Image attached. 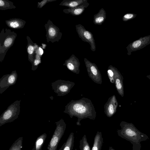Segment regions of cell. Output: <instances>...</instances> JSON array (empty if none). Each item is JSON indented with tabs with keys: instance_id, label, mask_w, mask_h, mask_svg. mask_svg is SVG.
I'll use <instances>...</instances> for the list:
<instances>
[{
	"instance_id": "6da1fadb",
	"label": "cell",
	"mask_w": 150,
	"mask_h": 150,
	"mask_svg": "<svg viewBox=\"0 0 150 150\" xmlns=\"http://www.w3.org/2000/svg\"><path fill=\"white\" fill-rule=\"evenodd\" d=\"M64 113L68 114L71 118L77 117V125L80 126V121L83 119L89 118L94 120L96 112L91 100L86 97L76 100H71L65 106Z\"/></svg>"
},
{
	"instance_id": "7a4b0ae2",
	"label": "cell",
	"mask_w": 150,
	"mask_h": 150,
	"mask_svg": "<svg viewBox=\"0 0 150 150\" xmlns=\"http://www.w3.org/2000/svg\"><path fill=\"white\" fill-rule=\"evenodd\" d=\"M121 127L117 129L118 135L129 141L132 144V150H140L141 142L149 139L146 134L142 133L132 123L122 121L120 124Z\"/></svg>"
},
{
	"instance_id": "3957f363",
	"label": "cell",
	"mask_w": 150,
	"mask_h": 150,
	"mask_svg": "<svg viewBox=\"0 0 150 150\" xmlns=\"http://www.w3.org/2000/svg\"><path fill=\"white\" fill-rule=\"evenodd\" d=\"M17 34L14 31L3 28L0 33V62L4 60L8 50L13 45Z\"/></svg>"
},
{
	"instance_id": "277c9868",
	"label": "cell",
	"mask_w": 150,
	"mask_h": 150,
	"mask_svg": "<svg viewBox=\"0 0 150 150\" xmlns=\"http://www.w3.org/2000/svg\"><path fill=\"white\" fill-rule=\"evenodd\" d=\"M21 100H16L9 105L0 116V127L17 119L20 112Z\"/></svg>"
},
{
	"instance_id": "5b68a950",
	"label": "cell",
	"mask_w": 150,
	"mask_h": 150,
	"mask_svg": "<svg viewBox=\"0 0 150 150\" xmlns=\"http://www.w3.org/2000/svg\"><path fill=\"white\" fill-rule=\"evenodd\" d=\"M56 127L51 139L48 144L47 150H57L59 142L63 136L66 124L63 119L55 122Z\"/></svg>"
},
{
	"instance_id": "8992f818",
	"label": "cell",
	"mask_w": 150,
	"mask_h": 150,
	"mask_svg": "<svg viewBox=\"0 0 150 150\" xmlns=\"http://www.w3.org/2000/svg\"><path fill=\"white\" fill-rule=\"evenodd\" d=\"M75 83L69 81L58 80L51 83L52 89L59 96H65L70 92Z\"/></svg>"
},
{
	"instance_id": "52a82bcc",
	"label": "cell",
	"mask_w": 150,
	"mask_h": 150,
	"mask_svg": "<svg viewBox=\"0 0 150 150\" xmlns=\"http://www.w3.org/2000/svg\"><path fill=\"white\" fill-rule=\"evenodd\" d=\"M44 26L46 32V36L47 42L52 43L58 42L62 36V33L60 32L59 28L50 19L48 20Z\"/></svg>"
},
{
	"instance_id": "ba28073f",
	"label": "cell",
	"mask_w": 150,
	"mask_h": 150,
	"mask_svg": "<svg viewBox=\"0 0 150 150\" xmlns=\"http://www.w3.org/2000/svg\"><path fill=\"white\" fill-rule=\"evenodd\" d=\"M76 29L79 37L84 42L88 43L90 45V49L93 52L96 50L95 40L93 34L90 31L86 30L81 24L76 25Z\"/></svg>"
},
{
	"instance_id": "9c48e42d",
	"label": "cell",
	"mask_w": 150,
	"mask_h": 150,
	"mask_svg": "<svg viewBox=\"0 0 150 150\" xmlns=\"http://www.w3.org/2000/svg\"><path fill=\"white\" fill-rule=\"evenodd\" d=\"M84 61L90 78L94 82L101 84L102 82V75L96 65L86 58H84Z\"/></svg>"
},
{
	"instance_id": "30bf717a",
	"label": "cell",
	"mask_w": 150,
	"mask_h": 150,
	"mask_svg": "<svg viewBox=\"0 0 150 150\" xmlns=\"http://www.w3.org/2000/svg\"><path fill=\"white\" fill-rule=\"evenodd\" d=\"M17 78L18 74L16 70L3 75L0 79V94L2 93L9 86L15 84Z\"/></svg>"
},
{
	"instance_id": "8fae6325",
	"label": "cell",
	"mask_w": 150,
	"mask_h": 150,
	"mask_svg": "<svg viewBox=\"0 0 150 150\" xmlns=\"http://www.w3.org/2000/svg\"><path fill=\"white\" fill-rule=\"evenodd\" d=\"M150 44V35L140 38L130 43L126 47L127 54L129 55L131 52L140 50Z\"/></svg>"
},
{
	"instance_id": "7c38bea8",
	"label": "cell",
	"mask_w": 150,
	"mask_h": 150,
	"mask_svg": "<svg viewBox=\"0 0 150 150\" xmlns=\"http://www.w3.org/2000/svg\"><path fill=\"white\" fill-rule=\"evenodd\" d=\"M118 105V103L115 95L109 97L104 107L106 116L108 117H112L116 112Z\"/></svg>"
},
{
	"instance_id": "4fadbf2b",
	"label": "cell",
	"mask_w": 150,
	"mask_h": 150,
	"mask_svg": "<svg viewBox=\"0 0 150 150\" xmlns=\"http://www.w3.org/2000/svg\"><path fill=\"white\" fill-rule=\"evenodd\" d=\"M80 64L79 59L73 54L68 59L66 60L63 65L74 73L79 74Z\"/></svg>"
},
{
	"instance_id": "5bb4252c",
	"label": "cell",
	"mask_w": 150,
	"mask_h": 150,
	"mask_svg": "<svg viewBox=\"0 0 150 150\" xmlns=\"http://www.w3.org/2000/svg\"><path fill=\"white\" fill-rule=\"evenodd\" d=\"M114 74L113 76L116 88L118 93L122 97L123 96V87L122 77L117 69L113 66Z\"/></svg>"
},
{
	"instance_id": "9a60e30c",
	"label": "cell",
	"mask_w": 150,
	"mask_h": 150,
	"mask_svg": "<svg viewBox=\"0 0 150 150\" xmlns=\"http://www.w3.org/2000/svg\"><path fill=\"white\" fill-rule=\"evenodd\" d=\"M26 38L28 42L26 49L28 60L32 63L35 59L36 51L39 46L36 43H34L29 36H27Z\"/></svg>"
},
{
	"instance_id": "2e32d148",
	"label": "cell",
	"mask_w": 150,
	"mask_h": 150,
	"mask_svg": "<svg viewBox=\"0 0 150 150\" xmlns=\"http://www.w3.org/2000/svg\"><path fill=\"white\" fill-rule=\"evenodd\" d=\"M89 5L88 2L80 6L74 8H68L63 10L64 13L70 14L74 16H78L82 14L84 11L85 9Z\"/></svg>"
},
{
	"instance_id": "e0dca14e",
	"label": "cell",
	"mask_w": 150,
	"mask_h": 150,
	"mask_svg": "<svg viewBox=\"0 0 150 150\" xmlns=\"http://www.w3.org/2000/svg\"><path fill=\"white\" fill-rule=\"evenodd\" d=\"M7 25L10 28L14 29L23 28L26 24V21L22 19L12 18L5 21Z\"/></svg>"
},
{
	"instance_id": "ac0fdd59",
	"label": "cell",
	"mask_w": 150,
	"mask_h": 150,
	"mask_svg": "<svg viewBox=\"0 0 150 150\" xmlns=\"http://www.w3.org/2000/svg\"><path fill=\"white\" fill-rule=\"evenodd\" d=\"M87 2V0H63L59 5L66 6L69 8H74Z\"/></svg>"
},
{
	"instance_id": "d6986e66",
	"label": "cell",
	"mask_w": 150,
	"mask_h": 150,
	"mask_svg": "<svg viewBox=\"0 0 150 150\" xmlns=\"http://www.w3.org/2000/svg\"><path fill=\"white\" fill-rule=\"evenodd\" d=\"M106 18L105 11L103 8L100 9L98 12L93 16V22L95 25H101Z\"/></svg>"
},
{
	"instance_id": "ffe728a7",
	"label": "cell",
	"mask_w": 150,
	"mask_h": 150,
	"mask_svg": "<svg viewBox=\"0 0 150 150\" xmlns=\"http://www.w3.org/2000/svg\"><path fill=\"white\" fill-rule=\"evenodd\" d=\"M103 142L101 132L97 131L94 139L91 150H101Z\"/></svg>"
},
{
	"instance_id": "44dd1931",
	"label": "cell",
	"mask_w": 150,
	"mask_h": 150,
	"mask_svg": "<svg viewBox=\"0 0 150 150\" xmlns=\"http://www.w3.org/2000/svg\"><path fill=\"white\" fill-rule=\"evenodd\" d=\"M47 137V134L44 133L39 136L37 139L34 147L35 150H42L43 145Z\"/></svg>"
},
{
	"instance_id": "7402d4cb",
	"label": "cell",
	"mask_w": 150,
	"mask_h": 150,
	"mask_svg": "<svg viewBox=\"0 0 150 150\" xmlns=\"http://www.w3.org/2000/svg\"><path fill=\"white\" fill-rule=\"evenodd\" d=\"M74 134L71 132L65 143L63 150H72L74 146Z\"/></svg>"
},
{
	"instance_id": "603a6c76",
	"label": "cell",
	"mask_w": 150,
	"mask_h": 150,
	"mask_svg": "<svg viewBox=\"0 0 150 150\" xmlns=\"http://www.w3.org/2000/svg\"><path fill=\"white\" fill-rule=\"evenodd\" d=\"M16 6L13 2L8 0H0V10H5L14 9Z\"/></svg>"
},
{
	"instance_id": "cb8c5ba5",
	"label": "cell",
	"mask_w": 150,
	"mask_h": 150,
	"mask_svg": "<svg viewBox=\"0 0 150 150\" xmlns=\"http://www.w3.org/2000/svg\"><path fill=\"white\" fill-rule=\"evenodd\" d=\"M23 140V137L18 138L13 143L9 150H21L22 148Z\"/></svg>"
},
{
	"instance_id": "d4e9b609",
	"label": "cell",
	"mask_w": 150,
	"mask_h": 150,
	"mask_svg": "<svg viewBox=\"0 0 150 150\" xmlns=\"http://www.w3.org/2000/svg\"><path fill=\"white\" fill-rule=\"evenodd\" d=\"M79 143L80 150H91L86 135H83L80 140Z\"/></svg>"
},
{
	"instance_id": "484cf974",
	"label": "cell",
	"mask_w": 150,
	"mask_h": 150,
	"mask_svg": "<svg viewBox=\"0 0 150 150\" xmlns=\"http://www.w3.org/2000/svg\"><path fill=\"white\" fill-rule=\"evenodd\" d=\"M41 56L36 50L35 59L32 64V70L34 71L37 69L38 65L41 63Z\"/></svg>"
},
{
	"instance_id": "4316f807",
	"label": "cell",
	"mask_w": 150,
	"mask_h": 150,
	"mask_svg": "<svg viewBox=\"0 0 150 150\" xmlns=\"http://www.w3.org/2000/svg\"><path fill=\"white\" fill-rule=\"evenodd\" d=\"M137 14L132 13H127L125 14L122 17V20L124 21H127L133 19L136 16Z\"/></svg>"
},
{
	"instance_id": "83f0119b",
	"label": "cell",
	"mask_w": 150,
	"mask_h": 150,
	"mask_svg": "<svg viewBox=\"0 0 150 150\" xmlns=\"http://www.w3.org/2000/svg\"><path fill=\"white\" fill-rule=\"evenodd\" d=\"M57 0H43L40 2L38 3L37 8H42L48 2L56 1Z\"/></svg>"
},
{
	"instance_id": "f1b7e54d",
	"label": "cell",
	"mask_w": 150,
	"mask_h": 150,
	"mask_svg": "<svg viewBox=\"0 0 150 150\" xmlns=\"http://www.w3.org/2000/svg\"><path fill=\"white\" fill-rule=\"evenodd\" d=\"M41 46H39L37 50V52L38 54L41 56L43 53V50Z\"/></svg>"
},
{
	"instance_id": "f546056e",
	"label": "cell",
	"mask_w": 150,
	"mask_h": 150,
	"mask_svg": "<svg viewBox=\"0 0 150 150\" xmlns=\"http://www.w3.org/2000/svg\"><path fill=\"white\" fill-rule=\"evenodd\" d=\"M64 144H65V143H64L62 145V147L60 149H59V150H63Z\"/></svg>"
},
{
	"instance_id": "4dcf8cb0",
	"label": "cell",
	"mask_w": 150,
	"mask_h": 150,
	"mask_svg": "<svg viewBox=\"0 0 150 150\" xmlns=\"http://www.w3.org/2000/svg\"><path fill=\"white\" fill-rule=\"evenodd\" d=\"M108 150H115L112 147L110 146Z\"/></svg>"
},
{
	"instance_id": "1f68e13d",
	"label": "cell",
	"mask_w": 150,
	"mask_h": 150,
	"mask_svg": "<svg viewBox=\"0 0 150 150\" xmlns=\"http://www.w3.org/2000/svg\"><path fill=\"white\" fill-rule=\"evenodd\" d=\"M31 150H35L34 147L33 148V149Z\"/></svg>"
}]
</instances>
